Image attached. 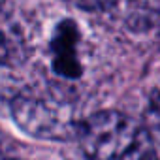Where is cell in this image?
I'll return each instance as SVG.
<instances>
[{
	"instance_id": "1",
	"label": "cell",
	"mask_w": 160,
	"mask_h": 160,
	"mask_svg": "<svg viewBox=\"0 0 160 160\" xmlns=\"http://www.w3.org/2000/svg\"><path fill=\"white\" fill-rule=\"evenodd\" d=\"M79 143L91 160H158L143 124L119 111H98L77 128Z\"/></svg>"
},
{
	"instance_id": "3",
	"label": "cell",
	"mask_w": 160,
	"mask_h": 160,
	"mask_svg": "<svg viewBox=\"0 0 160 160\" xmlns=\"http://www.w3.org/2000/svg\"><path fill=\"white\" fill-rule=\"evenodd\" d=\"M25 57V36L12 15L0 12V64L13 66Z\"/></svg>"
},
{
	"instance_id": "4",
	"label": "cell",
	"mask_w": 160,
	"mask_h": 160,
	"mask_svg": "<svg viewBox=\"0 0 160 160\" xmlns=\"http://www.w3.org/2000/svg\"><path fill=\"white\" fill-rule=\"evenodd\" d=\"M70 4L81 8V10H91V12H98V10H106L109 6L115 4V0H68Z\"/></svg>"
},
{
	"instance_id": "2",
	"label": "cell",
	"mask_w": 160,
	"mask_h": 160,
	"mask_svg": "<svg viewBox=\"0 0 160 160\" xmlns=\"http://www.w3.org/2000/svg\"><path fill=\"white\" fill-rule=\"evenodd\" d=\"M15 117L25 130L40 138H66L73 130L70 109L55 100L21 98L15 102Z\"/></svg>"
},
{
	"instance_id": "5",
	"label": "cell",
	"mask_w": 160,
	"mask_h": 160,
	"mask_svg": "<svg viewBox=\"0 0 160 160\" xmlns=\"http://www.w3.org/2000/svg\"><path fill=\"white\" fill-rule=\"evenodd\" d=\"M0 160H15L13 152L8 149L6 141H2V139H0Z\"/></svg>"
}]
</instances>
